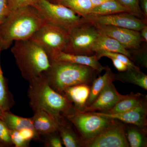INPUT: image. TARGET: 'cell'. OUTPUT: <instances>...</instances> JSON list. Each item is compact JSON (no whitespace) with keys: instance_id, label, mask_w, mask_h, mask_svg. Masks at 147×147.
Listing matches in <instances>:
<instances>
[{"instance_id":"obj_1","label":"cell","mask_w":147,"mask_h":147,"mask_svg":"<svg viewBox=\"0 0 147 147\" xmlns=\"http://www.w3.org/2000/svg\"><path fill=\"white\" fill-rule=\"evenodd\" d=\"M38 9L27 6L11 11L0 26V47L9 48L13 41L30 39L47 23Z\"/></svg>"},{"instance_id":"obj_2","label":"cell","mask_w":147,"mask_h":147,"mask_svg":"<svg viewBox=\"0 0 147 147\" xmlns=\"http://www.w3.org/2000/svg\"><path fill=\"white\" fill-rule=\"evenodd\" d=\"M28 96L33 112L43 110L56 121L75 111L71 101L50 86L43 74L29 82Z\"/></svg>"},{"instance_id":"obj_3","label":"cell","mask_w":147,"mask_h":147,"mask_svg":"<svg viewBox=\"0 0 147 147\" xmlns=\"http://www.w3.org/2000/svg\"><path fill=\"white\" fill-rule=\"evenodd\" d=\"M50 63V68L43 74L50 86L61 94L68 87L79 84L91 86L100 73L88 66L52 60Z\"/></svg>"},{"instance_id":"obj_4","label":"cell","mask_w":147,"mask_h":147,"mask_svg":"<svg viewBox=\"0 0 147 147\" xmlns=\"http://www.w3.org/2000/svg\"><path fill=\"white\" fill-rule=\"evenodd\" d=\"M14 42L11 52L21 75L29 83L49 69L50 58L40 45L30 38Z\"/></svg>"},{"instance_id":"obj_5","label":"cell","mask_w":147,"mask_h":147,"mask_svg":"<svg viewBox=\"0 0 147 147\" xmlns=\"http://www.w3.org/2000/svg\"><path fill=\"white\" fill-rule=\"evenodd\" d=\"M65 117L73 125L85 147L100 133L111 119L95 113L75 110Z\"/></svg>"},{"instance_id":"obj_6","label":"cell","mask_w":147,"mask_h":147,"mask_svg":"<svg viewBox=\"0 0 147 147\" xmlns=\"http://www.w3.org/2000/svg\"><path fill=\"white\" fill-rule=\"evenodd\" d=\"M47 23L69 31L84 23L83 18L63 5L54 3L48 0H38L35 5Z\"/></svg>"},{"instance_id":"obj_7","label":"cell","mask_w":147,"mask_h":147,"mask_svg":"<svg viewBox=\"0 0 147 147\" xmlns=\"http://www.w3.org/2000/svg\"><path fill=\"white\" fill-rule=\"evenodd\" d=\"M68 32V41L63 52L73 55H94V46L99 34L96 27L84 23Z\"/></svg>"},{"instance_id":"obj_8","label":"cell","mask_w":147,"mask_h":147,"mask_svg":"<svg viewBox=\"0 0 147 147\" xmlns=\"http://www.w3.org/2000/svg\"><path fill=\"white\" fill-rule=\"evenodd\" d=\"M68 36L69 32L65 29L47 23L30 39L40 45L50 58L54 53L63 51Z\"/></svg>"},{"instance_id":"obj_9","label":"cell","mask_w":147,"mask_h":147,"mask_svg":"<svg viewBox=\"0 0 147 147\" xmlns=\"http://www.w3.org/2000/svg\"><path fill=\"white\" fill-rule=\"evenodd\" d=\"M126 125L121 121L111 119L108 125L85 147H129L125 134Z\"/></svg>"},{"instance_id":"obj_10","label":"cell","mask_w":147,"mask_h":147,"mask_svg":"<svg viewBox=\"0 0 147 147\" xmlns=\"http://www.w3.org/2000/svg\"><path fill=\"white\" fill-rule=\"evenodd\" d=\"M82 18L84 23H90L94 26H112L139 32L146 25L144 20L127 12L105 15L89 14Z\"/></svg>"},{"instance_id":"obj_11","label":"cell","mask_w":147,"mask_h":147,"mask_svg":"<svg viewBox=\"0 0 147 147\" xmlns=\"http://www.w3.org/2000/svg\"><path fill=\"white\" fill-rule=\"evenodd\" d=\"M95 26L100 33L116 40L127 50L138 48L143 41L137 31L112 26Z\"/></svg>"},{"instance_id":"obj_12","label":"cell","mask_w":147,"mask_h":147,"mask_svg":"<svg viewBox=\"0 0 147 147\" xmlns=\"http://www.w3.org/2000/svg\"><path fill=\"white\" fill-rule=\"evenodd\" d=\"M126 95L120 94L113 82L108 84L100 93L94 102L85 107L82 112L103 113L110 110L126 96Z\"/></svg>"},{"instance_id":"obj_13","label":"cell","mask_w":147,"mask_h":147,"mask_svg":"<svg viewBox=\"0 0 147 147\" xmlns=\"http://www.w3.org/2000/svg\"><path fill=\"white\" fill-rule=\"evenodd\" d=\"M95 113L110 118L118 120L126 124L137 125L147 130V96L136 107L124 113L115 114Z\"/></svg>"},{"instance_id":"obj_14","label":"cell","mask_w":147,"mask_h":147,"mask_svg":"<svg viewBox=\"0 0 147 147\" xmlns=\"http://www.w3.org/2000/svg\"><path fill=\"white\" fill-rule=\"evenodd\" d=\"M50 59L52 60L88 66L94 69L100 73L104 70L105 67L100 64L94 55L90 56L73 55L65 53L63 51H59L51 55Z\"/></svg>"},{"instance_id":"obj_15","label":"cell","mask_w":147,"mask_h":147,"mask_svg":"<svg viewBox=\"0 0 147 147\" xmlns=\"http://www.w3.org/2000/svg\"><path fill=\"white\" fill-rule=\"evenodd\" d=\"M57 131L66 147H83V142L72 124L63 117L57 121Z\"/></svg>"},{"instance_id":"obj_16","label":"cell","mask_w":147,"mask_h":147,"mask_svg":"<svg viewBox=\"0 0 147 147\" xmlns=\"http://www.w3.org/2000/svg\"><path fill=\"white\" fill-rule=\"evenodd\" d=\"M90 85L79 84L64 90L62 95L73 104L75 110L82 111L86 107L89 96Z\"/></svg>"},{"instance_id":"obj_17","label":"cell","mask_w":147,"mask_h":147,"mask_svg":"<svg viewBox=\"0 0 147 147\" xmlns=\"http://www.w3.org/2000/svg\"><path fill=\"white\" fill-rule=\"evenodd\" d=\"M32 118L34 128L39 137L57 131V121L47 112L43 110L35 111Z\"/></svg>"},{"instance_id":"obj_18","label":"cell","mask_w":147,"mask_h":147,"mask_svg":"<svg viewBox=\"0 0 147 147\" xmlns=\"http://www.w3.org/2000/svg\"><path fill=\"white\" fill-rule=\"evenodd\" d=\"M93 50L94 53L100 51L121 53L131 60V55L128 50L116 40L100 32L95 43Z\"/></svg>"},{"instance_id":"obj_19","label":"cell","mask_w":147,"mask_h":147,"mask_svg":"<svg viewBox=\"0 0 147 147\" xmlns=\"http://www.w3.org/2000/svg\"><path fill=\"white\" fill-rule=\"evenodd\" d=\"M115 81L132 84L147 90V75L141 71L140 67H128L123 72L115 74Z\"/></svg>"},{"instance_id":"obj_20","label":"cell","mask_w":147,"mask_h":147,"mask_svg":"<svg viewBox=\"0 0 147 147\" xmlns=\"http://www.w3.org/2000/svg\"><path fill=\"white\" fill-rule=\"evenodd\" d=\"M104 70L105 71L104 74L102 76L96 77L92 83L86 107L89 106L94 102L101 92L108 84L115 81V74L113 73L108 66H105Z\"/></svg>"},{"instance_id":"obj_21","label":"cell","mask_w":147,"mask_h":147,"mask_svg":"<svg viewBox=\"0 0 147 147\" xmlns=\"http://www.w3.org/2000/svg\"><path fill=\"white\" fill-rule=\"evenodd\" d=\"M146 96V95L142 94L140 93L135 94L131 92L129 94H127L125 97L119 100L113 108L102 113L115 114L124 113L136 107Z\"/></svg>"},{"instance_id":"obj_22","label":"cell","mask_w":147,"mask_h":147,"mask_svg":"<svg viewBox=\"0 0 147 147\" xmlns=\"http://www.w3.org/2000/svg\"><path fill=\"white\" fill-rule=\"evenodd\" d=\"M0 119L10 130H20L24 128H34L32 118L22 117L9 111L2 112Z\"/></svg>"},{"instance_id":"obj_23","label":"cell","mask_w":147,"mask_h":147,"mask_svg":"<svg viewBox=\"0 0 147 147\" xmlns=\"http://www.w3.org/2000/svg\"><path fill=\"white\" fill-rule=\"evenodd\" d=\"M147 130L134 125L127 124L125 134L130 147H147Z\"/></svg>"},{"instance_id":"obj_24","label":"cell","mask_w":147,"mask_h":147,"mask_svg":"<svg viewBox=\"0 0 147 147\" xmlns=\"http://www.w3.org/2000/svg\"><path fill=\"white\" fill-rule=\"evenodd\" d=\"M60 4L70 9L82 17L89 15L93 8L91 0H61Z\"/></svg>"},{"instance_id":"obj_25","label":"cell","mask_w":147,"mask_h":147,"mask_svg":"<svg viewBox=\"0 0 147 147\" xmlns=\"http://www.w3.org/2000/svg\"><path fill=\"white\" fill-rule=\"evenodd\" d=\"M127 12L126 9L115 0H110L92 8L90 14L105 15Z\"/></svg>"},{"instance_id":"obj_26","label":"cell","mask_w":147,"mask_h":147,"mask_svg":"<svg viewBox=\"0 0 147 147\" xmlns=\"http://www.w3.org/2000/svg\"><path fill=\"white\" fill-rule=\"evenodd\" d=\"M1 51L0 47V55ZM12 104V100L3 75L0 61V110L2 112L9 111Z\"/></svg>"},{"instance_id":"obj_27","label":"cell","mask_w":147,"mask_h":147,"mask_svg":"<svg viewBox=\"0 0 147 147\" xmlns=\"http://www.w3.org/2000/svg\"><path fill=\"white\" fill-rule=\"evenodd\" d=\"M126 9L127 12L138 17L145 22L144 13L142 12L139 0H115Z\"/></svg>"},{"instance_id":"obj_28","label":"cell","mask_w":147,"mask_h":147,"mask_svg":"<svg viewBox=\"0 0 147 147\" xmlns=\"http://www.w3.org/2000/svg\"><path fill=\"white\" fill-rule=\"evenodd\" d=\"M94 55L98 60L102 57H106L108 58L112 57L116 58L122 62L124 63L128 67L137 68L139 67L138 66L136 65L128 57L121 53H112V52H107L105 51H100L95 53Z\"/></svg>"},{"instance_id":"obj_29","label":"cell","mask_w":147,"mask_h":147,"mask_svg":"<svg viewBox=\"0 0 147 147\" xmlns=\"http://www.w3.org/2000/svg\"><path fill=\"white\" fill-rule=\"evenodd\" d=\"M140 46L129 50L131 55V60L141 66L147 68L146 49L141 48Z\"/></svg>"},{"instance_id":"obj_30","label":"cell","mask_w":147,"mask_h":147,"mask_svg":"<svg viewBox=\"0 0 147 147\" xmlns=\"http://www.w3.org/2000/svg\"><path fill=\"white\" fill-rule=\"evenodd\" d=\"M44 144L47 147H62L63 144L57 131L44 135Z\"/></svg>"},{"instance_id":"obj_31","label":"cell","mask_w":147,"mask_h":147,"mask_svg":"<svg viewBox=\"0 0 147 147\" xmlns=\"http://www.w3.org/2000/svg\"><path fill=\"white\" fill-rule=\"evenodd\" d=\"M0 143L3 146H13L11 138L9 129L0 119Z\"/></svg>"},{"instance_id":"obj_32","label":"cell","mask_w":147,"mask_h":147,"mask_svg":"<svg viewBox=\"0 0 147 147\" xmlns=\"http://www.w3.org/2000/svg\"><path fill=\"white\" fill-rule=\"evenodd\" d=\"M38 1V0H7L9 12L10 13L11 11L17 9L27 6H35Z\"/></svg>"},{"instance_id":"obj_33","label":"cell","mask_w":147,"mask_h":147,"mask_svg":"<svg viewBox=\"0 0 147 147\" xmlns=\"http://www.w3.org/2000/svg\"><path fill=\"white\" fill-rule=\"evenodd\" d=\"M9 132L11 141L16 147H28L29 143L26 142L19 133L18 130H10Z\"/></svg>"},{"instance_id":"obj_34","label":"cell","mask_w":147,"mask_h":147,"mask_svg":"<svg viewBox=\"0 0 147 147\" xmlns=\"http://www.w3.org/2000/svg\"><path fill=\"white\" fill-rule=\"evenodd\" d=\"M9 13L7 0H0V26Z\"/></svg>"},{"instance_id":"obj_35","label":"cell","mask_w":147,"mask_h":147,"mask_svg":"<svg viewBox=\"0 0 147 147\" xmlns=\"http://www.w3.org/2000/svg\"><path fill=\"white\" fill-rule=\"evenodd\" d=\"M108 58H109L112 60L113 65L117 69V70L119 72H123V71H125L128 68L127 66L124 63L122 62L119 60L117 59L112 57H110Z\"/></svg>"},{"instance_id":"obj_36","label":"cell","mask_w":147,"mask_h":147,"mask_svg":"<svg viewBox=\"0 0 147 147\" xmlns=\"http://www.w3.org/2000/svg\"><path fill=\"white\" fill-rule=\"evenodd\" d=\"M139 5L144 13L145 19L147 21V0H139Z\"/></svg>"},{"instance_id":"obj_37","label":"cell","mask_w":147,"mask_h":147,"mask_svg":"<svg viewBox=\"0 0 147 147\" xmlns=\"http://www.w3.org/2000/svg\"><path fill=\"white\" fill-rule=\"evenodd\" d=\"M140 35L142 40L145 42H147V26L146 25L140 31Z\"/></svg>"},{"instance_id":"obj_38","label":"cell","mask_w":147,"mask_h":147,"mask_svg":"<svg viewBox=\"0 0 147 147\" xmlns=\"http://www.w3.org/2000/svg\"><path fill=\"white\" fill-rule=\"evenodd\" d=\"M108 1H110V0H91L92 4L93 6V7H94L100 5L101 4Z\"/></svg>"},{"instance_id":"obj_39","label":"cell","mask_w":147,"mask_h":147,"mask_svg":"<svg viewBox=\"0 0 147 147\" xmlns=\"http://www.w3.org/2000/svg\"><path fill=\"white\" fill-rule=\"evenodd\" d=\"M50 2L54 3H60V4L61 0H48Z\"/></svg>"},{"instance_id":"obj_40","label":"cell","mask_w":147,"mask_h":147,"mask_svg":"<svg viewBox=\"0 0 147 147\" xmlns=\"http://www.w3.org/2000/svg\"><path fill=\"white\" fill-rule=\"evenodd\" d=\"M2 113V112L0 110V117H1V114Z\"/></svg>"},{"instance_id":"obj_41","label":"cell","mask_w":147,"mask_h":147,"mask_svg":"<svg viewBox=\"0 0 147 147\" xmlns=\"http://www.w3.org/2000/svg\"><path fill=\"white\" fill-rule=\"evenodd\" d=\"M3 145L1 144L0 143V147L3 146Z\"/></svg>"}]
</instances>
